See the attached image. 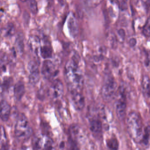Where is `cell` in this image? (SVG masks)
Returning a JSON list of instances; mask_svg holds the SVG:
<instances>
[{"label":"cell","instance_id":"9","mask_svg":"<svg viewBox=\"0 0 150 150\" xmlns=\"http://www.w3.org/2000/svg\"><path fill=\"white\" fill-rule=\"evenodd\" d=\"M64 93L63 83L59 80H55L50 86L49 94L52 99L58 100L63 97Z\"/></svg>","mask_w":150,"mask_h":150},{"label":"cell","instance_id":"15","mask_svg":"<svg viewBox=\"0 0 150 150\" xmlns=\"http://www.w3.org/2000/svg\"><path fill=\"white\" fill-rule=\"evenodd\" d=\"M141 87L144 97L146 99H149L150 97V79L147 75H144L143 77Z\"/></svg>","mask_w":150,"mask_h":150},{"label":"cell","instance_id":"17","mask_svg":"<svg viewBox=\"0 0 150 150\" xmlns=\"http://www.w3.org/2000/svg\"><path fill=\"white\" fill-rule=\"evenodd\" d=\"M106 145L109 149L117 150L118 149L119 143L115 136H111L106 140Z\"/></svg>","mask_w":150,"mask_h":150},{"label":"cell","instance_id":"13","mask_svg":"<svg viewBox=\"0 0 150 150\" xmlns=\"http://www.w3.org/2000/svg\"><path fill=\"white\" fill-rule=\"evenodd\" d=\"M67 27L71 36L74 38H76L79 34V29L77 20L74 16H71L69 17L67 22Z\"/></svg>","mask_w":150,"mask_h":150},{"label":"cell","instance_id":"2","mask_svg":"<svg viewBox=\"0 0 150 150\" xmlns=\"http://www.w3.org/2000/svg\"><path fill=\"white\" fill-rule=\"evenodd\" d=\"M126 122L127 131L130 137L136 143L140 144L144 129L140 115L136 111H132L127 116Z\"/></svg>","mask_w":150,"mask_h":150},{"label":"cell","instance_id":"25","mask_svg":"<svg viewBox=\"0 0 150 150\" xmlns=\"http://www.w3.org/2000/svg\"><path fill=\"white\" fill-rule=\"evenodd\" d=\"M150 20L148 18L146 23L145 25L143 28V34L145 36L149 37L150 36Z\"/></svg>","mask_w":150,"mask_h":150},{"label":"cell","instance_id":"29","mask_svg":"<svg viewBox=\"0 0 150 150\" xmlns=\"http://www.w3.org/2000/svg\"><path fill=\"white\" fill-rule=\"evenodd\" d=\"M129 45L131 47H134L137 44V40L135 38H132L129 41Z\"/></svg>","mask_w":150,"mask_h":150},{"label":"cell","instance_id":"21","mask_svg":"<svg viewBox=\"0 0 150 150\" xmlns=\"http://www.w3.org/2000/svg\"><path fill=\"white\" fill-rule=\"evenodd\" d=\"M7 143V137L5 128L2 125H0V144L6 146Z\"/></svg>","mask_w":150,"mask_h":150},{"label":"cell","instance_id":"6","mask_svg":"<svg viewBox=\"0 0 150 150\" xmlns=\"http://www.w3.org/2000/svg\"><path fill=\"white\" fill-rule=\"evenodd\" d=\"M103 109L96 114H93L88 117L89 129L95 134H100L102 132L103 123L102 120L104 119V112L102 111Z\"/></svg>","mask_w":150,"mask_h":150},{"label":"cell","instance_id":"24","mask_svg":"<svg viewBox=\"0 0 150 150\" xmlns=\"http://www.w3.org/2000/svg\"><path fill=\"white\" fill-rule=\"evenodd\" d=\"M6 31V32L4 33V36H11L13 35L14 33V28L13 25H12V24L10 25H8L6 28L3 30Z\"/></svg>","mask_w":150,"mask_h":150},{"label":"cell","instance_id":"11","mask_svg":"<svg viewBox=\"0 0 150 150\" xmlns=\"http://www.w3.org/2000/svg\"><path fill=\"white\" fill-rule=\"evenodd\" d=\"M71 100L74 108L78 110H81L85 107V100L81 92L70 93Z\"/></svg>","mask_w":150,"mask_h":150},{"label":"cell","instance_id":"5","mask_svg":"<svg viewBox=\"0 0 150 150\" xmlns=\"http://www.w3.org/2000/svg\"><path fill=\"white\" fill-rule=\"evenodd\" d=\"M115 109L118 119L120 121L124 120L126 116L127 100L125 88L120 86L118 88L116 96Z\"/></svg>","mask_w":150,"mask_h":150},{"label":"cell","instance_id":"12","mask_svg":"<svg viewBox=\"0 0 150 150\" xmlns=\"http://www.w3.org/2000/svg\"><path fill=\"white\" fill-rule=\"evenodd\" d=\"M11 111L9 103L5 100H0V119L3 122H7L9 119Z\"/></svg>","mask_w":150,"mask_h":150},{"label":"cell","instance_id":"26","mask_svg":"<svg viewBox=\"0 0 150 150\" xmlns=\"http://www.w3.org/2000/svg\"><path fill=\"white\" fill-rule=\"evenodd\" d=\"M11 83V80L8 79H7L3 81V84H2V87L4 89H7L9 86L10 83Z\"/></svg>","mask_w":150,"mask_h":150},{"label":"cell","instance_id":"8","mask_svg":"<svg viewBox=\"0 0 150 150\" xmlns=\"http://www.w3.org/2000/svg\"><path fill=\"white\" fill-rule=\"evenodd\" d=\"M41 71L43 76L47 79H53L58 74V70L55 64L49 59L44 61Z\"/></svg>","mask_w":150,"mask_h":150},{"label":"cell","instance_id":"18","mask_svg":"<svg viewBox=\"0 0 150 150\" xmlns=\"http://www.w3.org/2000/svg\"><path fill=\"white\" fill-rule=\"evenodd\" d=\"M150 139V126L149 125L146 126L144 129V134L141 143L146 146L149 145Z\"/></svg>","mask_w":150,"mask_h":150},{"label":"cell","instance_id":"3","mask_svg":"<svg viewBox=\"0 0 150 150\" xmlns=\"http://www.w3.org/2000/svg\"><path fill=\"white\" fill-rule=\"evenodd\" d=\"M14 133L16 138L21 141L28 140L32 135L33 129L24 114L18 115L15 126Z\"/></svg>","mask_w":150,"mask_h":150},{"label":"cell","instance_id":"20","mask_svg":"<svg viewBox=\"0 0 150 150\" xmlns=\"http://www.w3.org/2000/svg\"><path fill=\"white\" fill-rule=\"evenodd\" d=\"M24 37L23 35L21 33L18 34L16 41V46L21 53L23 52L24 50Z\"/></svg>","mask_w":150,"mask_h":150},{"label":"cell","instance_id":"28","mask_svg":"<svg viewBox=\"0 0 150 150\" xmlns=\"http://www.w3.org/2000/svg\"><path fill=\"white\" fill-rule=\"evenodd\" d=\"M121 2L120 7L122 10H125L127 7V2L128 0H121Z\"/></svg>","mask_w":150,"mask_h":150},{"label":"cell","instance_id":"16","mask_svg":"<svg viewBox=\"0 0 150 150\" xmlns=\"http://www.w3.org/2000/svg\"><path fill=\"white\" fill-rule=\"evenodd\" d=\"M40 53L41 57L45 59L51 58L52 54L51 47L48 45L41 46L40 48Z\"/></svg>","mask_w":150,"mask_h":150},{"label":"cell","instance_id":"10","mask_svg":"<svg viewBox=\"0 0 150 150\" xmlns=\"http://www.w3.org/2000/svg\"><path fill=\"white\" fill-rule=\"evenodd\" d=\"M30 74L29 81L31 85L35 86L37 84L40 79V71L38 65L35 61H31L28 66Z\"/></svg>","mask_w":150,"mask_h":150},{"label":"cell","instance_id":"14","mask_svg":"<svg viewBox=\"0 0 150 150\" xmlns=\"http://www.w3.org/2000/svg\"><path fill=\"white\" fill-rule=\"evenodd\" d=\"M25 93V87L24 84L21 81L17 82L14 87V94L17 100H21Z\"/></svg>","mask_w":150,"mask_h":150},{"label":"cell","instance_id":"7","mask_svg":"<svg viewBox=\"0 0 150 150\" xmlns=\"http://www.w3.org/2000/svg\"><path fill=\"white\" fill-rule=\"evenodd\" d=\"M33 149L50 150L53 149V142L52 139L45 135L36 136L32 141Z\"/></svg>","mask_w":150,"mask_h":150},{"label":"cell","instance_id":"4","mask_svg":"<svg viewBox=\"0 0 150 150\" xmlns=\"http://www.w3.org/2000/svg\"><path fill=\"white\" fill-rule=\"evenodd\" d=\"M117 89L118 87L115 80L113 76L108 74L104 79L101 90L103 99L106 101H111L115 98Z\"/></svg>","mask_w":150,"mask_h":150},{"label":"cell","instance_id":"1","mask_svg":"<svg viewBox=\"0 0 150 150\" xmlns=\"http://www.w3.org/2000/svg\"><path fill=\"white\" fill-rule=\"evenodd\" d=\"M78 55H74L66 64L64 78L70 93L81 92L84 85L83 72L79 65Z\"/></svg>","mask_w":150,"mask_h":150},{"label":"cell","instance_id":"23","mask_svg":"<svg viewBox=\"0 0 150 150\" xmlns=\"http://www.w3.org/2000/svg\"><path fill=\"white\" fill-rule=\"evenodd\" d=\"M103 0H84L85 4L89 7H95L100 4Z\"/></svg>","mask_w":150,"mask_h":150},{"label":"cell","instance_id":"27","mask_svg":"<svg viewBox=\"0 0 150 150\" xmlns=\"http://www.w3.org/2000/svg\"><path fill=\"white\" fill-rule=\"evenodd\" d=\"M117 33H118L120 37L122 40H124L125 38V32L124 30L123 29H120L118 30Z\"/></svg>","mask_w":150,"mask_h":150},{"label":"cell","instance_id":"19","mask_svg":"<svg viewBox=\"0 0 150 150\" xmlns=\"http://www.w3.org/2000/svg\"><path fill=\"white\" fill-rule=\"evenodd\" d=\"M28 42L31 49L34 50H37L39 46H40V40L38 37H30L29 39Z\"/></svg>","mask_w":150,"mask_h":150},{"label":"cell","instance_id":"30","mask_svg":"<svg viewBox=\"0 0 150 150\" xmlns=\"http://www.w3.org/2000/svg\"><path fill=\"white\" fill-rule=\"evenodd\" d=\"M142 1L146 10L148 11L150 6V0H142Z\"/></svg>","mask_w":150,"mask_h":150},{"label":"cell","instance_id":"22","mask_svg":"<svg viewBox=\"0 0 150 150\" xmlns=\"http://www.w3.org/2000/svg\"><path fill=\"white\" fill-rule=\"evenodd\" d=\"M30 9L32 13L35 14L38 12L37 3L36 0H27Z\"/></svg>","mask_w":150,"mask_h":150}]
</instances>
